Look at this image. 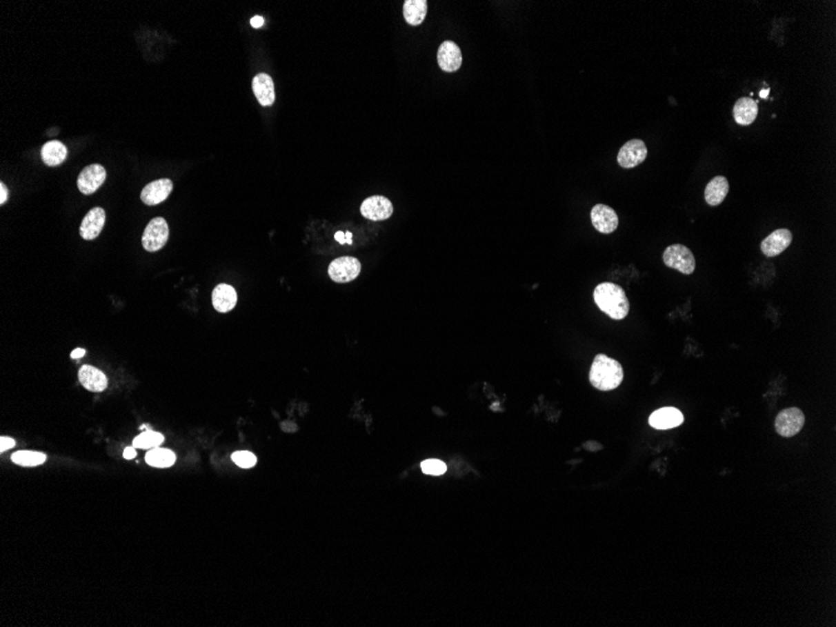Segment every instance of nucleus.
Returning a JSON list of instances; mask_svg holds the SVG:
<instances>
[{"label": "nucleus", "mask_w": 836, "mask_h": 627, "mask_svg": "<svg viewBox=\"0 0 836 627\" xmlns=\"http://www.w3.org/2000/svg\"><path fill=\"white\" fill-rule=\"evenodd\" d=\"M594 299L605 315L616 321L624 319L630 312L628 298L619 284L611 282L599 284L594 290Z\"/></svg>", "instance_id": "obj_1"}, {"label": "nucleus", "mask_w": 836, "mask_h": 627, "mask_svg": "<svg viewBox=\"0 0 836 627\" xmlns=\"http://www.w3.org/2000/svg\"><path fill=\"white\" fill-rule=\"evenodd\" d=\"M624 370L620 362L606 355H597L590 370V382L600 391H613L621 385Z\"/></svg>", "instance_id": "obj_2"}, {"label": "nucleus", "mask_w": 836, "mask_h": 627, "mask_svg": "<svg viewBox=\"0 0 836 627\" xmlns=\"http://www.w3.org/2000/svg\"><path fill=\"white\" fill-rule=\"evenodd\" d=\"M662 259L668 268L679 270L682 275H693L696 268L693 252L684 244H673L668 247L664 252Z\"/></svg>", "instance_id": "obj_3"}, {"label": "nucleus", "mask_w": 836, "mask_h": 627, "mask_svg": "<svg viewBox=\"0 0 836 627\" xmlns=\"http://www.w3.org/2000/svg\"><path fill=\"white\" fill-rule=\"evenodd\" d=\"M169 238V227L167 221L162 217L153 218L147 224L142 237L143 248L147 252H158L167 244Z\"/></svg>", "instance_id": "obj_4"}, {"label": "nucleus", "mask_w": 836, "mask_h": 627, "mask_svg": "<svg viewBox=\"0 0 836 627\" xmlns=\"http://www.w3.org/2000/svg\"><path fill=\"white\" fill-rule=\"evenodd\" d=\"M361 273V262L355 257H341L330 262L328 275L336 283H348Z\"/></svg>", "instance_id": "obj_5"}, {"label": "nucleus", "mask_w": 836, "mask_h": 627, "mask_svg": "<svg viewBox=\"0 0 836 627\" xmlns=\"http://www.w3.org/2000/svg\"><path fill=\"white\" fill-rule=\"evenodd\" d=\"M805 415L800 408L791 407L779 412L775 421V430L782 437H793L803 430Z\"/></svg>", "instance_id": "obj_6"}, {"label": "nucleus", "mask_w": 836, "mask_h": 627, "mask_svg": "<svg viewBox=\"0 0 836 627\" xmlns=\"http://www.w3.org/2000/svg\"><path fill=\"white\" fill-rule=\"evenodd\" d=\"M648 157V147L641 139H631L621 147L617 155V162L622 168H635L645 162Z\"/></svg>", "instance_id": "obj_7"}, {"label": "nucleus", "mask_w": 836, "mask_h": 627, "mask_svg": "<svg viewBox=\"0 0 836 627\" xmlns=\"http://www.w3.org/2000/svg\"><path fill=\"white\" fill-rule=\"evenodd\" d=\"M106 178H107V170L103 166L90 164L83 169L78 177V181H77L78 189L86 196L93 195L101 188V184L106 182Z\"/></svg>", "instance_id": "obj_8"}, {"label": "nucleus", "mask_w": 836, "mask_h": 627, "mask_svg": "<svg viewBox=\"0 0 836 627\" xmlns=\"http://www.w3.org/2000/svg\"><path fill=\"white\" fill-rule=\"evenodd\" d=\"M361 215L370 221H386L393 215V206L388 198L372 196L361 204Z\"/></svg>", "instance_id": "obj_9"}, {"label": "nucleus", "mask_w": 836, "mask_h": 627, "mask_svg": "<svg viewBox=\"0 0 836 627\" xmlns=\"http://www.w3.org/2000/svg\"><path fill=\"white\" fill-rule=\"evenodd\" d=\"M591 222L595 230L604 235H610L619 227V216L606 204H596L591 210Z\"/></svg>", "instance_id": "obj_10"}, {"label": "nucleus", "mask_w": 836, "mask_h": 627, "mask_svg": "<svg viewBox=\"0 0 836 627\" xmlns=\"http://www.w3.org/2000/svg\"><path fill=\"white\" fill-rule=\"evenodd\" d=\"M437 61L444 72L455 73L462 66V52L455 41H444L437 52Z\"/></svg>", "instance_id": "obj_11"}, {"label": "nucleus", "mask_w": 836, "mask_h": 627, "mask_svg": "<svg viewBox=\"0 0 836 627\" xmlns=\"http://www.w3.org/2000/svg\"><path fill=\"white\" fill-rule=\"evenodd\" d=\"M104 224H106V210L101 207H95V208L90 209L83 218L79 235L86 241L95 239L101 235V230L104 228Z\"/></svg>", "instance_id": "obj_12"}, {"label": "nucleus", "mask_w": 836, "mask_h": 627, "mask_svg": "<svg viewBox=\"0 0 836 627\" xmlns=\"http://www.w3.org/2000/svg\"><path fill=\"white\" fill-rule=\"evenodd\" d=\"M173 190V182L167 178L149 183L141 193V199L147 206H157L164 202Z\"/></svg>", "instance_id": "obj_13"}, {"label": "nucleus", "mask_w": 836, "mask_h": 627, "mask_svg": "<svg viewBox=\"0 0 836 627\" xmlns=\"http://www.w3.org/2000/svg\"><path fill=\"white\" fill-rule=\"evenodd\" d=\"M793 242V233L786 228L776 230L770 233L762 242V253L766 257H776L789 248Z\"/></svg>", "instance_id": "obj_14"}, {"label": "nucleus", "mask_w": 836, "mask_h": 627, "mask_svg": "<svg viewBox=\"0 0 836 627\" xmlns=\"http://www.w3.org/2000/svg\"><path fill=\"white\" fill-rule=\"evenodd\" d=\"M684 415L675 407H664L655 411L650 418L648 424L656 430H670L682 425Z\"/></svg>", "instance_id": "obj_15"}, {"label": "nucleus", "mask_w": 836, "mask_h": 627, "mask_svg": "<svg viewBox=\"0 0 836 627\" xmlns=\"http://www.w3.org/2000/svg\"><path fill=\"white\" fill-rule=\"evenodd\" d=\"M252 89L256 95L257 101L262 107H270L276 101L275 83L270 75L266 73L257 74L252 81Z\"/></svg>", "instance_id": "obj_16"}, {"label": "nucleus", "mask_w": 836, "mask_h": 627, "mask_svg": "<svg viewBox=\"0 0 836 627\" xmlns=\"http://www.w3.org/2000/svg\"><path fill=\"white\" fill-rule=\"evenodd\" d=\"M238 301L237 290L230 284H218L212 293V303L215 310L227 313L236 307Z\"/></svg>", "instance_id": "obj_17"}, {"label": "nucleus", "mask_w": 836, "mask_h": 627, "mask_svg": "<svg viewBox=\"0 0 836 627\" xmlns=\"http://www.w3.org/2000/svg\"><path fill=\"white\" fill-rule=\"evenodd\" d=\"M79 382L84 388L92 392H103L108 387V378L98 368L92 366H83L79 373Z\"/></svg>", "instance_id": "obj_18"}, {"label": "nucleus", "mask_w": 836, "mask_h": 627, "mask_svg": "<svg viewBox=\"0 0 836 627\" xmlns=\"http://www.w3.org/2000/svg\"><path fill=\"white\" fill-rule=\"evenodd\" d=\"M734 118L737 124L740 126H750L756 121L757 115H759V107L753 98L748 97H742L739 101H736L734 106Z\"/></svg>", "instance_id": "obj_19"}, {"label": "nucleus", "mask_w": 836, "mask_h": 627, "mask_svg": "<svg viewBox=\"0 0 836 627\" xmlns=\"http://www.w3.org/2000/svg\"><path fill=\"white\" fill-rule=\"evenodd\" d=\"M728 181L726 177L716 176L708 183L705 188V201L708 206L716 207L721 204L728 195Z\"/></svg>", "instance_id": "obj_20"}, {"label": "nucleus", "mask_w": 836, "mask_h": 627, "mask_svg": "<svg viewBox=\"0 0 836 627\" xmlns=\"http://www.w3.org/2000/svg\"><path fill=\"white\" fill-rule=\"evenodd\" d=\"M41 155L48 167H58L67 159L68 149L59 141H50L41 147Z\"/></svg>", "instance_id": "obj_21"}, {"label": "nucleus", "mask_w": 836, "mask_h": 627, "mask_svg": "<svg viewBox=\"0 0 836 627\" xmlns=\"http://www.w3.org/2000/svg\"><path fill=\"white\" fill-rule=\"evenodd\" d=\"M428 3L426 0H406L404 4L405 21L413 27L421 26L426 19Z\"/></svg>", "instance_id": "obj_22"}, {"label": "nucleus", "mask_w": 836, "mask_h": 627, "mask_svg": "<svg viewBox=\"0 0 836 627\" xmlns=\"http://www.w3.org/2000/svg\"><path fill=\"white\" fill-rule=\"evenodd\" d=\"M176 459L175 452L167 450V448H159V447L149 450L148 453L146 455V462L149 466L158 467V468H166V467L175 465Z\"/></svg>", "instance_id": "obj_23"}, {"label": "nucleus", "mask_w": 836, "mask_h": 627, "mask_svg": "<svg viewBox=\"0 0 836 627\" xmlns=\"http://www.w3.org/2000/svg\"><path fill=\"white\" fill-rule=\"evenodd\" d=\"M12 461L15 465L35 467L43 465L47 461V455L41 452L18 451L12 455Z\"/></svg>", "instance_id": "obj_24"}, {"label": "nucleus", "mask_w": 836, "mask_h": 627, "mask_svg": "<svg viewBox=\"0 0 836 627\" xmlns=\"http://www.w3.org/2000/svg\"><path fill=\"white\" fill-rule=\"evenodd\" d=\"M163 441H164V436L161 433L155 432L153 430H146L133 439V447L142 448V450H152V448L162 445Z\"/></svg>", "instance_id": "obj_25"}, {"label": "nucleus", "mask_w": 836, "mask_h": 627, "mask_svg": "<svg viewBox=\"0 0 836 627\" xmlns=\"http://www.w3.org/2000/svg\"><path fill=\"white\" fill-rule=\"evenodd\" d=\"M421 468L426 475H431V476H441L447 471V466L445 462L439 461V459H426L421 464Z\"/></svg>", "instance_id": "obj_26"}, {"label": "nucleus", "mask_w": 836, "mask_h": 627, "mask_svg": "<svg viewBox=\"0 0 836 627\" xmlns=\"http://www.w3.org/2000/svg\"><path fill=\"white\" fill-rule=\"evenodd\" d=\"M232 459L236 465L242 467V468H250L257 464V457L248 451L235 452L232 455Z\"/></svg>", "instance_id": "obj_27"}, {"label": "nucleus", "mask_w": 836, "mask_h": 627, "mask_svg": "<svg viewBox=\"0 0 836 627\" xmlns=\"http://www.w3.org/2000/svg\"><path fill=\"white\" fill-rule=\"evenodd\" d=\"M15 446V441L10 437H1L0 439V452H6L7 450L13 448Z\"/></svg>", "instance_id": "obj_28"}, {"label": "nucleus", "mask_w": 836, "mask_h": 627, "mask_svg": "<svg viewBox=\"0 0 836 627\" xmlns=\"http://www.w3.org/2000/svg\"><path fill=\"white\" fill-rule=\"evenodd\" d=\"M8 197H9V192H8L6 184L0 183V204H4V203L7 202Z\"/></svg>", "instance_id": "obj_29"}, {"label": "nucleus", "mask_w": 836, "mask_h": 627, "mask_svg": "<svg viewBox=\"0 0 836 627\" xmlns=\"http://www.w3.org/2000/svg\"><path fill=\"white\" fill-rule=\"evenodd\" d=\"M123 456H124V459H135V456H137V451H135V447H127V448H126V450H124V453H123Z\"/></svg>", "instance_id": "obj_30"}, {"label": "nucleus", "mask_w": 836, "mask_h": 627, "mask_svg": "<svg viewBox=\"0 0 836 627\" xmlns=\"http://www.w3.org/2000/svg\"><path fill=\"white\" fill-rule=\"evenodd\" d=\"M263 24L264 19L262 18V17H258V15H256V17H253V18L250 19V26H252L253 28H261L262 26H263Z\"/></svg>", "instance_id": "obj_31"}, {"label": "nucleus", "mask_w": 836, "mask_h": 627, "mask_svg": "<svg viewBox=\"0 0 836 627\" xmlns=\"http://www.w3.org/2000/svg\"><path fill=\"white\" fill-rule=\"evenodd\" d=\"M84 355H86V350H83V348H77V350H74V351L70 353V357L73 358V359H77V358L84 357Z\"/></svg>", "instance_id": "obj_32"}, {"label": "nucleus", "mask_w": 836, "mask_h": 627, "mask_svg": "<svg viewBox=\"0 0 836 627\" xmlns=\"http://www.w3.org/2000/svg\"><path fill=\"white\" fill-rule=\"evenodd\" d=\"M335 238H336V241H338V242L341 243V244H346V235H344V232H337V233L335 235Z\"/></svg>", "instance_id": "obj_33"}, {"label": "nucleus", "mask_w": 836, "mask_h": 627, "mask_svg": "<svg viewBox=\"0 0 836 627\" xmlns=\"http://www.w3.org/2000/svg\"><path fill=\"white\" fill-rule=\"evenodd\" d=\"M344 235H346V243H347V244H352V237H353V235L350 233V232H347V233H344Z\"/></svg>", "instance_id": "obj_34"}, {"label": "nucleus", "mask_w": 836, "mask_h": 627, "mask_svg": "<svg viewBox=\"0 0 836 627\" xmlns=\"http://www.w3.org/2000/svg\"><path fill=\"white\" fill-rule=\"evenodd\" d=\"M768 93H769V90H762V98H766V95H768Z\"/></svg>", "instance_id": "obj_35"}]
</instances>
